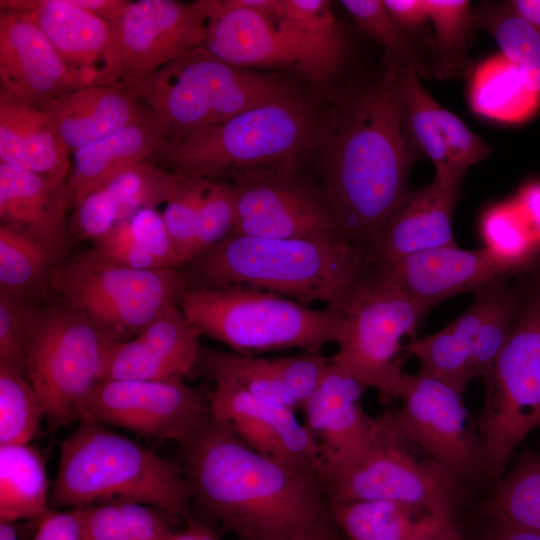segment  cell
Listing matches in <instances>:
<instances>
[{
	"mask_svg": "<svg viewBox=\"0 0 540 540\" xmlns=\"http://www.w3.org/2000/svg\"><path fill=\"white\" fill-rule=\"evenodd\" d=\"M49 287L116 343L132 339L166 308L178 305L189 282L182 268L123 267L90 249L55 264Z\"/></svg>",
	"mask_w": 540,
	"mask_h": 540,
	"instance_id": "ba28073f",
	"label": "cell"
},
{
	"mask_svg": "<svg viewBox=\"0 0 540 540\" xmlns=\"http://www.w3.org/2000/svg\"><path fill=\"white\" fill-rule=\"evenodd\" d=\"M480 234L484 247L517 274L527 271L540 251L514 199L492 206L484 213Z\"/></svg>",
	"mask_w": 540,
	"mask_h": 540,
	"instance_id": "60d3db41",
	"label": "cell"
},
{
	"mask_svg": "<svg viewBox=\"0 0 540 540\" xmlns=\"http://www.w3.org/2000/svg\"><path fill=\"white\" fill-rule=\"evenodd\" d=\"M93 243L92 249L100 257L113 264L141 270L162 269L138 243L127 219L119 221Z\"/></svg>",
	"mask_w": 540,
	"mask_h": 540,
	"instance_id": "681fc988",
	"label": "cell"
},
{
	"mask_svg": "<svg viewBox=\"0 0 540 540\" xmlns=\"http://www.w3.org/2000/svg\"><path fill=\"white\" fill-rule=\"evenodd\" d=\"M493 519L540 534V454L525 452L497 485L490 503Z\"/></svg>",
	"mask_w": 540,
	"mask_h": 540,
	"instance_id": "74e56055",
	"label": "cell"
},
{
	"mask_svg": "<svg viewBox=\"0 0 540 540\" xmlns=\"http://www.w3.org/2000/svg\"><path fill=\"white\" fill-rule=\"evenodd\" d=\"M49 500L42 453L30 444L0 445V522L39 519Z\"/></svg>",
	"mask_w": 540,
	"mask_h": 540,
	"instance_id": "d6a6232c",
	"label": "cell"
},
{
	"mask_svg": "<svg viewBox=\"0 0 540 540\" xmlns=\"http://www.w3.org/2000/svg\"><path fill=\"white\" fill-rule=\"evenodd\" d=\"M341 4L359 27L391 55L413 67L419 76L429 74L428 60L417 44L390 15L383 0H343Z\"/></svg>",
	"mask_w": 540,
	"mask_h": 540,
	"instance_id": "7bdbcfd3",
	"label": "cell"
},
{
	"mask_svg": "<svg viewBox=\"0 0 540 540\" xmlns=\"http://www.w3.org/2000/svg\"><path fill=\"white\" fill-rule=\"evenodd\" d=\"M483 380L486 396L477 439L485 473L495 477L540 426V276L528 280L509 336Z\"/></svg>",
	"mask_w": 540,
	"mask_h": 540,
	"instance_id": "30bf717a",
	"label": "cell"
},
{
	"mask_svg": "<svg viewBox=\"0 0 540 540\" xmlns=\"http://www.w3.org/2000/svg\"><path fill=\"white\" fill-rule=\"evenodd\" d=\"M409 444L393 411L378 416L364 454L326 488L328 502L387 500L454 519L459 481L435 461L419 460Z\"/></svg>",
	"mask_w": 540,
	"mask_h": 540,
	"instance_id": "4fadbf2b",
	"label": "cell"
},
{
	"mask_svg": "<svg viewBox=\"0 0 540 540\" xmlns=\"http://www.w3.org/2000/svg\"><path fill=\"white\" fill-rule=\"evenodd\" d=\"M130 90L159 147L251 107L298 95L285 80L230 65L202 47L175 58Z\"/></svg>",
	"mask_w": 540,
	"mask_h": 540,
	"instance_id": "8992f818",
	"label": "cell"
},
{
	"mask_svg": "<svg viewBox=\"0 0 540 540\" xmlns=\"http://www.w3.org/2000/svg\"><path fill=\"white\" fill-rule=\"evenodd\" d=\"M514 201L535 243L540 248V182L526 185Z\"/></svg>",
	"mask_w": 540,
	"mask_h": 540,
	"instance_id": "816d5d0a",
	"label": "cell"
},
{
	"mask_svg": "<svg viewBox=\"0 0 540 540\" xmlns=\"http://www.w3.org/2000/svg\"><path fill=\"white\" fill-rule=\"evenodd\" d=\"M474 23L496 40L501 53L515 62L540 97V32L517 16L509 7H486Z\"/></svg>",
	"mask_w": 540,
	"mask_h": 540,
	"instance_id": "ab89813d",
	"label": "cell"
},
{
	"mask_svg": "<svg viewBox=\"0 0 540 540\" xmlns=\"http://www.w3.org/2000/svg\"><path fill=\"white\" fill-rule=\"evenodd\" d=\"M527 283L497 278L475 290L472 304L450 324L411 340L406 348L418 359L419 371L462 395L471 380L485 378L509 336Z\"/></svg>",
	"mask_w": 540,
	"mask_h": 540,
	"instance_id": "5bb4252c",
	"label": "cell"
},
{
	"mask_svg": "<svg viewBox=\"0 0 540 540\" xmlns=\"http://www.w3.org/2000/svg\"><path fill=\"white\" fill-rule=\"evenodd\" d=\"M70 153L41 106L0 94V163L68 179Z\"/></svg>",
	"mask_w": 540,
	"mask_h": 540,
	"instance_id": "f1b7e54d",
	"label": "cell"
},
{
	"mask_svg": "<svg viewBox=\"0 0 540 540\" xmlns=\"http://www.w3.org/2000/svg\"><path fill=\"white\" fill-rule=\"evenodd\" d=\"M127 220L134 237L159 268H181L162 214L156 208L140 209Z\"/></svg>",
	"mask_w": 540,
	"mask_h": 540,
	"instance_id": "c3c4849f",
	"label": "cell"
},
{
	"mask_svg": "<svg viewBox=\"0 0 540 540\" xmlns=\"http://www.w3.org/2000/svg\"><path fill=\"white\" fill-rule=\"evenodd\" d=\"M396 397L401 407L393 411L394 419L411 444L459 482L485 473L478 439L467 427L462 394L419 371L403 374Z\"/></svg>",
	"mask_w": 540,
	"mask_h": 540,
	"instance_id": "ac0fdd59",
	"label": "cell"
},
{
	"mask_svg": "<svg viewBox=\"0 0 540 540\" xmlns=\"http://www.w3.org/2000/svg\"><path fill=\"white\" fill-rule=\"evenodd\" d=\"M232 234L323 243L349 242L320 184L297 170L230 183Z\"/></svg>",
	"mask_w": 540,
	"mask_h": 540,
	"instance_id": "e0dca14e",
	"label": "cell"
},
{
	"mask_svg": "<svg viewBox=\"0 0 540 540\" xmlns=\"http://www.w3.org/2000/svg\"><path fill=\"white\" fill-rule=\"evenodd\" d=\"M209 182L210 179L183 175L179 188L161 213L181 267L196 257L200 216Z\"/></svg>",
	"mask_w": 540,
	"mask_h": 540,
	"instance_id": "ee69618b",
	"label": "cell"
},
{
	"mask_svg": "<svg viewBox=\"0 0 540 540\" xmlns=\"http://www.w3.org/2000/svg\"><path fill=\"white\" fill-rule=\"evenodd\" d=\"M0 9L24 14L49 39L63 61L82 78L96 83L111 40L110 21L71 0H0Z\"/></svg>",
	"mask_w": 540,
	"mask_h": 540,
	"instance_id": "4316f807",
	"label": "cell"
},
{
	"mask_svg": "<svg viewBox=\"0 0 540 540\" xmlns=\"http://www.w3.org/2000/svg\"><path fill=\"white\" fill-rule=\"evenodd\" d=\"M71 153L131 124L145 122L130 89L93 84L41 105Z\"/></svg>",
	"mask_w": 540,
	"mask_h": 540,
	"instance_id": "83f0119b",
	"label": "cell"
},
{
	"mask_svg": "<svg viewBox=\"0 0 540 540\" xmlns=\"http://www.w3.org/2000/svg\"><path fill=\"white\" fill-rule=\"evenodd\" d=\"M191 488L180 466L108 429L80 419L61 442L53 507L82 508L128 499L161 508L185 521L192 517Z\"/></svg>",
	"mask_w": 540,
	"mask_h": 540,
	"instance_id": "5b68a950",
	"label": "cell"
},
{
	"mask_svg": "<svg viewBox=\"0 0 540 540\" xmlns=\"http://www.w3.org/2000/svg\"><path fill=\"white\" fill-rule=\"evenodd\" d=\"M373 267L370 252L350 242L231 234L181 268L189 288L250 287L343 311Z\"/></svg>",
	"mask_w": 540,
	"mask_h": 540,
	"instance_id": "3957f363",
	"label": "cell"
},
{
	"mask_svg": "<svg viewBox=\"0 0 540 540\" xmlns=\"http://www.w3.org/2000/svg\"><path fill=\"white\" fill-rule=\"evenodd\" d=\"M159 145L153 130L140 122L76 150L68 178L70 208L122 172L151 161Z\"/></svg>",
	"mask_w": 540,
	"mask_h": 540,
	"instance_id": "4dcf8cb0",
	"label": "cell"
},
{
	"mask_svg": "<svg viewBox=\"0 0 540 540\" xmlns=\"http://www.w3.org/2000/svg\"><path fill=\"white\" fill-rule=\"evenodd\" d=\"M428 19L435 31L436 70L442 76L469 71L466 46L474 23L467 0H426Z\"/></svg>",
	"mask_w": 540,
	"mask_h": 540,
	"instance_id": "b9f144b4",
	"label": "cell"
},
{
	"mask_svg": "<svg viewBox=\"0 0 540 540\" xmlns=\"http://www.w3.org/2000/svg\"><path fill=\"white\" fill-rule=\"evenodd\" d=\"M178 306L202 335L248 355L290 348L320 350L337 342L344 320V312L337 308L315 309L242 286L188 288Z\"/></svg>",
	"mask_w": 540,
	"mask_h": 540,
	"instance_id": "52a82bcc",
	"label": "cell"
},
{
	"mask_svg": "<svg viewBox=\"0 0 540 540\" xmlns=\"http://www.w3.org/2000/svg\"><path fill=\"white\" fill-rule=\"evenodd\" d=\"M111 344L84 312L66 302L32 306L25 376L42 402L51 431L79 421Z\"/></svg>",
	"mask_w": 540,
	"mask_h": 540,
	"instance_id": "9c48e42d",
	"label": "cell"
},
{
	"mask_svg": "<svg viewBox=\"0 0 540 540\" xmlns=\"http://www.w3.org/2000/svg\"><path fill=\"white\" fill-rule=\"evenodd\" d=\"M367 387L331 362L320 385L302 406L305 425L320 454L325 489L351 469L368 448L377 417L365 413Z\"/></svg>",
	"mask_w": 540,
	"mask_h": 540,
	"instance_id": "ffe728a7",
	"label": "cell"
},
{
	"mask_svg": "<svg viewBox=\"0 0 540 540\" xmlns=\"http://www.w3.org/2000/svg\"><path fill=\"white\" fill-rule=\"evenodd\" d=\"M0 83V94L38 106L85 87L35 23L6 9H0Z\"/></svg>",
	"mask_w": 540,
	"mask_h": 540,
	"instance_id": "7402d4cb",
	"label": "cell"
},
{
	"mask_svg": "<svg viewBox=\"0 0 540 540\" xmlns=\"http://www.w3.org/2000/svg\"><path fill=\"white\" fill-rule=\"evenodd\" d=\"M111 40L95 84L132 89L155 71L202 47L208 0L127 1L109 19Z\"/></svg>",
	"mask_w": 540,
	"mask_h": 540,
	"instance_id": "7c38bea8",
	"label": "cell"
},
{
	"mask_svg": "<svg viewBox=\"0 0 540 540\" xmlns=\"http://www.w3.org/2000/svg\"><path fill=\"white\" fill-rule=\"evenodd\" d=\"M419 77L413 67L403 64L399 92L408 135L420 155L433 162L435 175L463 179L472 165L489 155L491 147L441 106Z\"/></svg>",
	"mask_w": 540,
	"mask_h": 540,
	"instance_id": "603a6c76",
	"label": "cell"
},
{
	"mask_svg": "<svg viewBox=\"0 0 540 540\" xmlns=\"http://www.w3.org/2000/svg\"><path fill=\"white\" fill-rule=\"evenodd\" d=\"M182 180V174L147 161L122 172L94 192L119 222L140 209L165 204Z\"/></svg>",
	"mask_w": 540,
	"mask_h": 540,
	"instance_id": "8d00e7d4",
	"label": "cell"
},
{
	"mask_svg": "<svg viewBox=\"0 0 540 540\" xmlns=\"http://www.w3.org/2000/svg\"><path fill=\"white\" fill-rule=\"evenodd\" d=\"M278 18L311 37L344 44L330 1L282 0Z\"/></svg>",
	"mask_w": 540,
	"mask_h": 540,
	"instance_id": "7dc6e473",
	"label": "cell"
},
{
	"mask_svg": "<svg viewBox=\"0 0 540 540\" xmlns=\"http://www.w3.org/2000/svg\"><path fill=\"white\" fill-rule=\"evenodd\" d=\"M0 540H17L12 523L0 522Z\"/></svg>",
	"mask_w": 540,
	"mask_h": 540,
	"instance_id": "9f6ffc18",
	"label": "cell"
},
{
	"mask_svg": "<svg viewBox=\"0 0 540 540\" xmlns=\"http://www.w3.org/2000/svg\"><path fill=\"white\" fill-rule=\"evenodd\" d=\"M210 393L184 380L99 381L83 402L79 420L179 444L211 417Z\"/></svg>",
	"mask_w": 540,
	"mask_h": 540,
	"instance_id": "2e32d148",
	"label": "cell"
},
{
	"mask_svg": "<svg viewBox=\"0 0 540 540\" xmlns=\"http://www.w3.org/2000/svg\"><path fill=\"white\" fill-rule=\"evenodd\" d=\"M234 226L235 208L231 184L210 180L200 216L196 257L228 238Z\"/></svg>",
	"mask_w": 540,
	"mask_h": 540,
	"instance_id": "f6af8a7d",
	"label": "cell"
},
{
	"mask_svg": "<svg viewBox=\"0 0 540 540\" xmlns=\"http://www.w3.org/2000/svg\"><path fill=\"white\" fill-rule=\"evenodd\" d=\"M181 532H174L170 540H220L216 531L208 524L191 518Z\"/></svg>",
	"mask_w": 540,
	"mask_h": 540,
	"instance_id": "11a10c76",
	"label": "cell"
},
{
	"mask_svg": "<svg viewBox=\"0 0 540 540\" xmlns=\"http://www.w3.org/2000/svg\"><path fill=\"white\" fill-rule=\"evenodd\" d=\"M43 419L42 402L28 379L0 364V445L29 444Z\"/></svg>",
	"mask_w": 540,
	"mask_h": 540,
	"instance_id": "f35d334b",
	"label": "cell"
},
{
	"mask_svg": "<svg viewBox=\"0 0 540 540\" xmlns=\"http://www.w3.org/2000/svg\"><path fill=\"white\" fill-rule=\"evenodd\" d=\"M331 362L373 388L396 397L402 372V339L414 337L426 313L375 265L343 310Z\"/></svg>",
	"mask_w": 540,
	"mask_h": 540,
	"instance_id": "8fae6325",
	"label": "cell"
},
{
	"mask_svg": "<svg viewBox=\"0 0 540 540\" xmlns=\"http://www.w3.org/2000/svg\"><path fill=\"white\" fill-rule=\"evenodd\" d=\"M214 383L210 404L217 421L262 456L323 481L317 443L297 419L295 410L257 397L229 381Z\"/></svg>",
	"mask_w": 540,
	"mask_h": 540,
	"instance_id": "d6986e66",
	"label": "cell"
},
{
	"mask_svg": "<svg viewBox=\"0 0 540 540\" xmlns=\"http://www.w3.org/2000/svg\"><path fill=\"white\" fill-rule=\"evenodd\" d=\"M208 5L210 20L202 48L230 65L290 69L323 81L343 62L344 44L311 37L281 18L233 0H208Z\"/></svg>",
	"mask_w": 540,
	"mask_h": 540,
	"instance_id": "9a60e30c",
	"label": "cell"
},
{
	"mask_svg": "<svg viewBox=\"0 0 540 540\" xmlns=\"http://www.w3.org/2000/svg\"><path fill=\"white\" fill-rule=\"evenodd\" d=\"M320 123L308 99H278L163 144L151 161L185 176L228 183L294 171Z\"/></svg>",
	"mask_w": 540,
	"mask_h": 540,
	"instance_id": "277c9868",
	"label": "cell"
},
{
	"mask_svg": "<svg viewBox=\"0 0 540 540\" xmlns=\"http://www.w3.org/2000/svg\"><path fill=\"white\" fill-rule=\"evenodd\" d=\"M321 540H331V539H321Z\"/></svg>",
	"mask_w": 540,
	"mask_h": 540,
	"instance_id": "6f0895ef",
	"label": "cell"
},
{
	"mask_svg": "<svg viewBox=\"0 0 540 540\" xmlns=\"http://www.w3.org/2000/svg\"><path fill=\"white\" fill-rule=\"evenodd\" d=\"M375 267L426 314L445 299L517 274L485 247L464 250L457 245L430 249L387 267Z\"/></svg>",
	"mask_w": 540,
	"mask_h": 540,
	"instance_id": "cb8c5ba5",
	"label": "cell"
},
{
	"mask_svg": "<svg viewBox=\"0 0 540 540\" xmlns=\"http://www.w3.org/2000/svg\"><path fill=\"white\" fill-rule=\"evenodd\" d=\"M68 208V179L0 163L1 223L30 236L56 264L65 258L71 242Z\"/></svg>",
	"mask_w": 540,
	"mask_h": 540,
	"instance_id": "484cf974",
	"label": "cell"
},
{
	"mask_svg": "<svg viewBox=\"0 0 540 540\" xmlns=\"http://www.w3.org/2000/svg\"><path fill=\"white\" fill-rule=\"evenodd\" d=\"M191 505L238 540L330 539L323 481L262 456L211 417L178 444Z\"/></svg>",
	"mask_w": 540,
	"mask_h": 540,
	"instance_id": "7a4b0ae2",
	"label": "cell"
},
{
	"mask_svg": "<svg viewBox=\"0 0 540 540\" xmlns=\"http://www.w3.org/2000/svg\"><path fill=\"white\" fill-rule=\"evenodd\" d=\"M194 374L229 381L257 397L298 408L289 389V356L258 357L201 345Z\"/></svg>",
	"mask_w": 540,
	"mask_h": 540,
	"instance_id": "836d02e7",
	"label": "cell"
},
{
	"mask_svg": "<svg viewBox=\"0 0 540 540\" xmlns=\"http://www.w3.org/2000/svg\"><path fill=\"white\" fill-rule=\"evenodd\" d=\"M462 180L435 175L429 185L409 190L370 247L374 265L383 268L419 252L456 245L452 218Z\"/></svg>",
	"mask_w": 540,
	"mask_h": 540,
	"instance_id": "d4e9b609",
	"label": "cell"
},
{
	"mask_svg": "<svg viewBox=\"0 0 540 540\" xmlns=\"http://www.w3.org/2000/svg\"><path fill=\"white\" fill-rule=\"evenodd\" d=\"M56 262L27 234L0 225V295L32 301L45 285Z\"/></svg>",
	"mask_w": 540,
	"mask_h": 540,
	"instance_id": "d590c367",
	"label": "cell"
},
{
	"mask_svg": "<svg viewBox=\"0 0 540 540\" xmlns=\"http://www.w3.org/2000/svg\"><path fill=\"white\" fill-rule=\"evenodd\" d=\"M79 509L83 540H170L177 519L161 508L128 499Z\"/></svg>",
	"mask_w": 540,
	"mask_h": 540,
	"instance_id": "e575fe53",
	"label": "cell"
},
{
	"mask_svg": "<svg viewBox=\"0 0 540 540\" xmlns=\"http://www.w3.org/2000/svg\"><path fill=\"white\" fill-rule=\"evenodd\" d=\"M201 336L179 306L172 305L132 339L108 347L99 381L184 380L194 375Z\"/></svg>",
	"mask_w": 540,
	"mask_h": 540,
	"instance_id": "44dd1931",
	"label": "cell"
},
{
	"mask_svg": "<svg viewBox=\"0 0 540 540\" xmlns=\"http://www.w3.org/2000/svg\"><path fill=\"white\" fill-rule=\"evenodd\" d=\"M33 305V301L0 295V364L24 376L29 318Z\"/></svg>",
	"mask_w": 540,
	"mask_h": 540,
	"instance_id": "bcb514c9",
	"label": "cell"
},
{
	"mask_svg": "<svg viewBox=\"0 0 540 540\" xmlns=\"http://www.w3.org/2000/svg\"><path fill=\"white\" fill-rule=\"evenodd\" d=\"M393 19L404 29H414L428 19L426 0H384Z\"/></svg>",
	"mask_w": 540,
	"mask_h": 540,
	"instance_id": "f5cc1de1",
	"label": "cell"
},
{
	"mask_svg": "<svg viewBox=\"0 0 540 540\" xmlns=\"http://www.w3.org/2000/svg\"><path fill=\"white\" fill-rule=\"evenodd\" d=\"M493 520V525L477 540H540L539 533Z\"/></svg>",
	"mask_w": 540,
	"mask_h": 540,
	"instance_id": "db71d44e",
	"label": "cell"
},
{
	"mask_svg": "<svg viewBox=\"0 0 540 540\" xmlns=\"http://www.w3.org/2000/svg\"><path fill=\"white\" fill-rule=\"evenodd\" d=\"M329 514L351 540H461L455 519L387 500L328 502Z\"/></svg>",
	"mask_w": 540,
	"mask_h": 540,
	"instance_id": "f546056e",
	"label": "cell"
},
{
	"mask_svg": "<svg viewBox=\"0 0 540 540\" xmlns=\"http://www.w3.org/2000/svg\"><path fill=\"white\" fill-rule=\"evenodd\" d=\"M405 62L347 89L318 128V174L335 218L352 244L370 247L400 205L420 153L405 125L399 92Z\"/></svg>",
	"mask_w": 540,
	"mask_h": 540,
	"instance_id": "6da1fadb",
	"label": "cell"
},
{
	"mask_svg": "<svg viewBox=\"0 0 540 540\" xmlns=\"http://www.w3.org/2000/svg\"><path fill=\"white\" fill-rule=\"evenodd\" d=\"M31 540H83V524L79 508L71 511L48 510L39 518Z\"/></svg>",
	"mask_w": 540,
	"mask_h": 540,
	"instance_id": "f907efd6",
	"label": "cell"
},
{
	"mask_svg": "<svg viewBox=\"0 0 540 540\" xmlns=\"http://www.w3.org/2000/svg\"><path fill=\"white\" fill-rule=\"evenodd\" d=\"M472 111L488 119L521 123L540 108V97L520 67L499 53L482 61L469 85Z\"/></svg>",
	"mask_w": 540,
	"mask_h": 540,
	"instance_id": "1f68e13d",
	"label": "cell"
}]
</instances>
